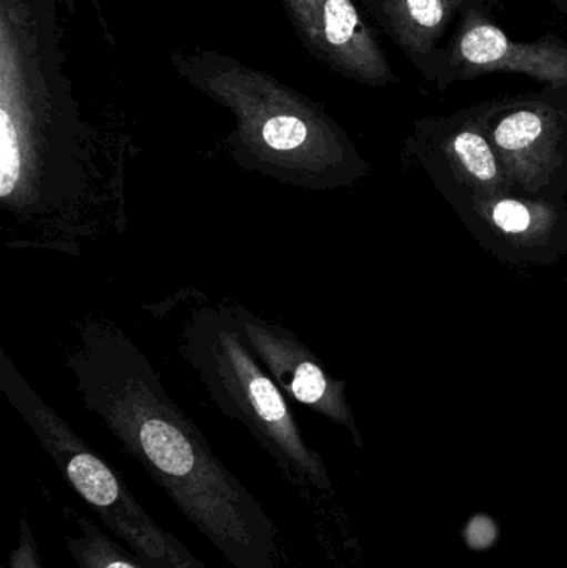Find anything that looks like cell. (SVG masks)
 Returning <instances> with one entry per match:
<instances>
[{"mask_svg": "<svg viewBox=\"0 0 567 568\" xmlns=\"http://www.w3.org/2000/svg\"><path fill=\"white\" fill-rule=\"evenodd\" d=\"M83 407L235 568H285L280 529L219 459L163 386L152 361L112 321L75 324L65 357Z\"/></svg>", "mask_w": 567, "mask_h": 568, "instance_id": "cell-1", "label": "cell"}, {"mask_svg": "<svg viewBox=\"0 0 567 568\" xmlns=\"http://www.w3.org/2000/svg\"><path fill=\"white\" fill-rule=\"evenodd\" d=\"M180 354L220 413L255 437L292 486L333 493L325 460L306 443L285 393L246 343L226 303L203 304L186 314Z\"/></svg>", "mask_w": 567, "mask_h": 568, "instance_id": "cell-2", "label": "cell"}, {"mask_svg": "<svg viewBox=\"0 0 567 568\" xmlns=\"http://www.w3.org/2000/svg\"><path fill=\"white\" fill-rule=\"evenodd\" d=\"M236 115L229 153L242 169L308 192H338L366 179L369 163L325 113L260 87H223Z\"/></svg>", "mask_w": 567, "mask_h": 568, "instance_id": "cell-3", "label": "cell"}, {"mask_svg": "<svg viewBox=\"0 0 567 568\" xmlns=\"http://www.w3.org/2000/svg\"><path fill=\"white\" fill-rule=\"evenodd\" d=\"M0 390L63 479L146 568H210L173 534L153 523L119 473L30 386L6 349H0Z\"/></svg>", "mask_w": 567, "mask_h": 568, "instance_id": "cell-4", "label": "cell"}, {"mask_svg": "<svg viewBox=\"0 0 567 568\" xmlns=\"http://www.w3.org/2000/svg\"><path fill=\"white\" fill-rule=\"evenodd\" d=\"M483 122L513 185L526 195L567 199V89L483 102Z\"/></svg>", "mask_w": 567, "mask_h": 568, "instance_id": "cell-5", "label": "cell"}, {"mask_svg": "<svg viewBox=\"0 0 567 568\" xmlns=\"http://www.w3.org/2000/svg\"><path fill=\"white\" fill-rule=\"evenodd\" d=\"M483 102L413 123L403 153L432 180L449 206L475 195L518 190L503 169L483 122Z\"/></svg>", "mask_w": 567, "mask_h": 568, "instance_id": "cell-6", "label": "cell"}, {"mask_svg": "<svg viewBox=\"0 0 567 568\" xmlns=\"http://www.w3.org/2000/svg\"><path fill=\"white\" fill-rule=\"evenodd\" d=\"M498 7L499 0H478L463 10L446 42L439 92L492 73H522L541 85L567 89V40L558 33L512 39L493 19Z\"/></svg>", "mask_w": 567, "mask_h": 568, "instance_id": "cell-7", "label": "cell"}, {"mask_svg": "<svg viewBox=\"0 0 567 568\" xmlns=\"http://www.w3.org/2000/svg\"><path fill=\"white\" fill-rule=\"evenodd\" d=\"M452 209L483 248L509 265H555L567 253V200L509 190L468 196Z\"/></svg>", "mask_w": 567, "mask_h": 568, "instance_id": "cell-8", "label": "cell"}, {"mask_svg": "<svg viewBox=\"0 0 567 568\" xmlns=\"http://www.w3.org/2000/svg\"><path fill=\"white\" fill-rule=\"evenodd\" d=\"M249 346L280 389L312 413L343 427L358 449L362 430L350 406L348 384L328 373L320 357L282 324L263 320L239 303H226Z\"/></svg>", "mask_w": 567, "mask_h": 568, "instance_id": "cell-9", "label": "cell"}, {"mask_svg": "<svg viewBox=\"0 0 567 568\" xmlns=\"http://www.w3.org/2000/svg\"><path fill=\"white\" fill-rule=\"evenodd\" d=\"M310 39L343 75L369 87L396 82L395 72L352 0H288Z\"/></svg>", "mask_w": 567, "mask_h": 568, "instance_id": "cell-10", "label": "cell"}, {"mask_svg": "<svg viewBox=\"0 0 567 568\" xmlns=\"http://www.w3.org/2000/svg\"><path fill=\"white\" fill-rule=\"evenodd\" d=\"M386 36L408 57L419 75L439 89L446 45L466 7L478 0H363Z\"/></svg>", "mask_w": 567, "mask_h": 568, "instance_id": "cell-11", "label": "cell"}, {"mask_svg": "<svg viewBox=\"0 0 567 568\" xmlns=\"http://www.w3.org/2000/svg\"><path fill=\"white\" fill-rule=\"evenodd\" d=\"M69 526L65 549L79 568H146L132 552L105 536L89 517L73 507H63Z\"/></svg>", "mask_w": 567, "mask_h": 568, "instance_id": "cell-12", "label": "cell"}, {"mask_svg": "<svg viewBox=\"0 0 567 568\" xmlns=\"http://www.w3.org/2000/svg\"><path fill=\"white\" fill-rule=\"evenodd\" d=\"M7 568H43L39 546H37L32 526H30L27 516L20 517L19 536H17L16 546L10 552L9 567Z\"/></svg>", "mask_w": 567, "mask_h": 568, "instance_id": "cell-13", "label": "cell"}, {"mask_svg": "<svg viewBox=\"0 0 567 568\" xmlns=\"http://www.w3.org/2000/svg\"><path fill=\"white\" fill-rule=\"evenodd\" d=\"M498 527H496V524L489 519V516L476 514V516H472L469 523L466 524L465 537L469 549H489V547L495 546L496 540H498Z\"/></svg>", "mask_w": 567, "mask_h": 568, "instance_id": "cell-14", "label": "cell"}, {"mask_svg": "<svg viewBox=\"0 0 567 568\" xmlns=\"http://www.w3.org/2000/svg\"><path fill=\"white\" fill-rule=\"evenodd\" d=\"M551 3L553 9L561 16H567V0H548Z\"/></svg>", "mask_w": 567, "mask_h": 568, "instance_id": "cell-15", "label": "cell"}]
</instances>
